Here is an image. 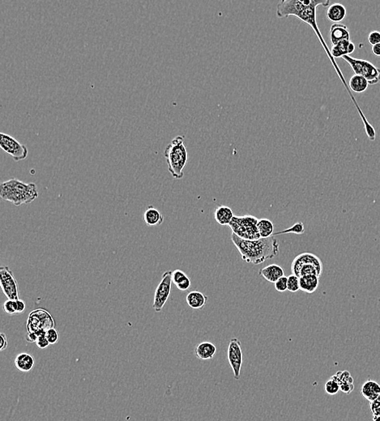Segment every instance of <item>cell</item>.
Listing matches in <instances>:
<instances>
[{"instance_id": "cell-37", "label": "cell", "mask_w": 380, "mask_h": 421, "mask_svg": "<svg viewBox=\"0 0 380 421\" xmlns=\"http://www.w3.org/2000/svg\"><path fill=\"white\" fill-rule=\"evenodd\" d=\"M0 340H1V344H0V351H3L7 348V335L4 333H1L0 335Z\"/></svg>"}, {"instance_id": "cell-11", "label": "cell", "mask_w": 380, "mask_h": 421, "mask_svg": "<svg viewBox=\"0 0 380 421\" xmlns=\"http://www.w3.org/2000/svg\"><path fill=\"white\" fill-rule=\"evenodd\" d=\"M0 287L6 298L10 300H19V286L13 272L7 266L0 267Z\"/></svg>"}, {"instance_id": "cell-39", "label": "cell", "mask_w": 380, "mask_h": 421, "mask_svg": "<svg viewBox=\"0 0 380 421\" xmlns=\"http://www.w3.org/2000/svg\"><path fill=\"white\" fill-rule=\"evenodd\" d=\"M38 335L37 333H31V332H28V335H27L26 336L27 341L31 342V343H33V342H35L36 343V341H37V340H38Z\"/></svg>"}, {"instance_id": "cell-5", "label": "cell", "mask_w": 380, "mask_h": 421, "mask_svg": "<svg viewBox=\"0 0 380 421\" xmlns=\"http://www.w3.org/2000/svg\"><path fill=\"white\" fill-rule=\"evenodd\" d=\"M323 262L320 258L312 253H303L294 258L291 264L292 274L298 277L315 275L320 277L323 273Z\"/></svg>"}, {"instance_id": "cell-26", "label": "cell", "mask_w": 380, "mask_h": 421, "mask_svg": "<svg viewBox=\"0 0 380 421\" xmlns=\"http://www.w3.org/2000/svg\"><path fill=\"white\" fill-rule=\"evenodd\" d=\"M257 228H258V231H259L261 239H267L270 237H273L274 225L268 219H260V220H259Z\"/></svg>"}, {"instance_id": "cell-40", "label": "cell", "mask_w": 380, "mask_h": 421, "mask_svg": "<svg viewBox=\"0 0 380 421\" xmlns=\"http://www.w3.org/2000/svg\"><path fill=\"white\" fill-rule=\"evenodd\" d=\"M372 53L376 56H380V44L372 46Z\"/></svg>"}, {"instance_id": "cell-13", "label": "cell", "mask_w": 380, "mask_h": 421, "mask_svg": "<svg viewBox=\"0 0 380 421\" xmlns=\"http://www.w3.org/2000/svg\"><path fill=\"white\" fill-rule=\"evenodd\" d=\"M350 33L345 24L336 23L330 28V41L332 46L338 44L343 41H350Z\"/></svg>"}, {"instance_id": "cell-12", "label": "cell", "mask_w": 380, "mask_h": 421, "mask_svg": "<svg viewBox=\"0 0 380 421\" xmlns=\"http://www.w3.org/2000/svg\"><path fill=\"white\" fill-rule=\"evenodd\" d=\"M227 358L229 364L234 372L235 379H240L243 358L241 342L239 339L234 338L230 340L229 346H228Z\"/></svg>"}, {"instance_id": "cell-8", "label": "cell", "mask_w": 380, "mask_h": 421, "mask_svg": "<svg viewBox=\"0 0 380 421\" xmlns=\"http://www.w3.org/2000/svg\"><path fill=\"white\" fill-rule=\"evenodd\" d=\"M51 328H55V321L47 310L36 309L29 314L27 322L28 332L38 333L40 331H47Z\"/></svg>"}, {"instance_id": "cell-35", "label": "cell", "mask_w": 380, "mask_h": 421, "mask_svg": "<svg viewBox=\"0 0 380 421\" xmlns=\"http://www.w3.org/2000/svg\"><path fill=\"white\" fill-rule=\"evenodd\" d=\"M368 42L372 46L380 44V32L372 31L368 36Z\"/></svg>"}, {"instance_id": "cell-42", "label": "cell", "mask_w": 380, "mask_h": 421, "mask_svg": "<svg viewBox=\"0 0 380 421\" xmlns=\"http://www.w3.org/2000/svg\"><path fill=\"white\" fill-rule=\"evenodd\" d=\"M373 421H380V416H376V415H373Z\"/></svg>"}, {"instance_id": "cell-21", "label": "cell", "mask_w": 380, "mask_h": 421, "mask_svg": "<svg viewBox=\"0 0 380 421\" xmlns=\"http://www.w3.org/2000/svg\"><path fill=\"white\" fill-rule=\"evenodd\" d=\"M187 303L188 305L194 309H202L205 306L208 297L198 290H194L187 295Z\"/></svg>"}, {"instance_id": "cell-17", "label": "cell", "mask_w": 380, "mask_h": 421, "mask_svg": "<svg viewBox=\"0 0 380 421\" xmlns=\"http://www.w3.org/2000/svg\"><path fill=\"white\" fill-rule=\"evenodd\" d=\"M361 394L370 403L380 397V385L376 381L368 380L363 385Z\"/></svg>"}, {"instance_id": "cell-41", "label": "cell", "mask_w": 380, "mask_h": 421, "mask_svg": "<svg viewBox=\"0 0 380 421\" xmlns=\"http://www.w3.org/2000/svg\"><path fill=\"white\" fill-rule=\"evenodd\" d=\"M354 51H355V45H354V43H353V42H350V45H349V55H350V54L354 53Z\"/></svg>"}, {"instance_id": "cell-14", "label": "cell", "mask_w": 380, "mask_h": 421, "mask_svg": "<svg viewBox=\"0 0 380 421\" xmlns=\"http://www.w3.org/2000/svg\"><path fill=\"white\" fill-rule=\"evenodd\" d=\"M259 275L263 276L268 282L274 284L279 279L285 276V271L279 265L270 264L259 270Z\"/></svg>"}, {"instance_id": "cell-38", "label": "cell", "mask_w": 380, "mask_h": 421, "mask_svg": "<svg viewBox=\"0 0 380 421\" xmlns=\"http://www.w3.org/2000/svg\"><path fill=\"white\" fill-rule=\"evenodd\" d=\"M16 304H17V313H24V310L26 309L25 302L19 299V300H16Z\"/></svg>"}, {"instance_id": "cell-34", "label": "cell", "mask_w": 380, "mask_h": 421, "mask_svg": "<svg viewBox=\"0 0 380 421\" xmlns=\"http://www.w3.org/2000/svg\"><path fill=\"white\" fill-rule=\"evenodd\" d=\"M273 285H274V288L276 291L284 293V292L288 290V277H286V276L281 277Z\"/></svg>"}, {"instance_id": "cell-36", "label": "cell", "mask_w": 380, "mask_h": 421, "mask_svg": "<svg viewBox=\"0 0 380 421\" xmlns=\"http://www.w3.org/2000/svg\"><path fill=\"white\" fill-rule=\"evenodd\" d=\"M371 410L373 415L380 416V397L371 403Z\"/></svg>"}, {"instance_id": "cell-6", "label": "cell", "mask_w": 380, "mask_h": 421, "mask_svg": "<svg viewBox=\"0 0 380 421\" xmlns=\"http://www.w3.org/2000/svg\"><path fill=\"white\" fill-rule=\"evenodd\" d=\"M259 219L251 215L235 216L229 227L232 230L233 234L244 240H258L261 239L258 231Z\"/></svg>"}, {"instance_id": "cell-19", "label": "cell", "mask_w": 380, "mask_h": 421, "mask_svg": "<svg viewBox=\"0 0 380 421\" xmlns=\"http://www.w3.org/2000/svg\"><path fill=\"white\" fill-rule=\"evenodd\" d=\"M35 365V359L29 353H22L18 354L15 359V366L20 372L27 373L31 371Z\"/></svg>"}, {"instance_id": "cell-4", "label": "cell", "mask_w": 380, "mask_h": 421, "mask_svg": "<svg viewBox=\"0 0 380 421\" xmlns=\"http://www.w3.org/2000/svg\"><path fill=\"white\" fill-rule=\"evenodd\" d=\"M165 157L169 172L175 179H182L184 176V168L188 161V152L184 143V137L178 135L171 140L165 150Z\"/></svg>"}, {"instance_id": "cell-31", "label": "cell", "mask_w": 380, "mask_h": 421, "mask_svg": "<svg viewBox=\"0 0 380 421\" xmlns=\"http://www.w3.org/2000/svg\"><path fill=\"white\" fill-rule=\"evenodd\" d=\"M3 309H4L6 313L11 314V315H13V314L17 313V304H16V301L7 299L4 302V304H3Z\"/></svg>"}, {"instance_id": "cell-18", "label": "cell", "mask_w": 380, "mask_h": 421, "mask_svg": "<svg viewBox=\"0 0 380 421\" xmlns=\"http://www.w3.org/2000/svg\"><path fill=\"white\" fill-rule=\"evenodd\" d=\"M144 221L148 227H157L164 222V216L156 207L149 206L144 212Z\"/></svg>"}, {"instance_id": "cell-10", "label": "cell", "mask_w": 380, "mask_h": 421, "mask_svg": "<svg viewBox=\"0 0 380 421\" xmlns=\"http://www.w3.org/2000/svg\"><path fill=\"white\" fill-rule=\"evenodd\" d=\"M172 272L167 271L162 275V280L157 285L153 299V308L156 312H161L170 298L172 288Z\"/></svg>"}, {"instance_id": "cell-24", "label": "cell", "mask_w": 380, "mask_h": 421, "mask_svg": "<svg viewBox=\"0 0 380 421\" xmlns=\"http://www.w3.org/2000/svg\"><path fill=\"white\" fill-rule=\"evenodd\" d=\"M319 277L315 275H308L299 278L300 290L307 294H313L318 289Z\"/></svg>"}, {"instance_id": "cell-29", "label": "cell", "mask_w": 380, "mask_h": 421, "mask_svg": "<svg viewBox=\"0 0 380 421\" xmlns=\"http://www.w3.org/2000/svg\"><path fill=\"white\" fill-rule=\"evenodd\" d=\"M305 232L304 229V225L302 222H298L295 225H293L292 227L289 228L288 230H283V231L278 232L276 234H273V237L277 234H303Z\"/></svg>"}, {"instance_id": "cell-3", "label": "cell", "mask_w": 380, "mask_h": 421, "mask_svg": "<svg viewBox=\"0 0 380 421\" xmlns=\"http://www.w3.org/2000/svg\"><path fill=\"white\" fill-rule=\"evenodd\" d=\"M329 4V0H310L309 4H308V6H306L304 8L302 9V10L299 11V13L297 14L295 16L299 18V19H300L302 21L306 23V24H309L310 26L312 27V29L314 30L316 35L318 37V40L320 41L321 44H322L323 48H324L327 56L329 57L331 62H332V64H333L334 67H335L336 71H337V74H338L339 76H340V80H341V81L343 82V84H344L345 88H346L348 92H349V95L351 96V98L352 100H353V102H354V105L357 106V102L355 101V99H354V97H353L351 93H350V92H349V88H348L347 84H346V82H345V78L343 76L342 73L340 72V69H339L338 66L336 65V62H335L334 58L332 57V54H331V52L329 51V49L327 48V44H326V42H325L324 40H323V36L321 35L320 31H319V29H318V24H317V20H316V10H317V8H318V7H319V6L327 7V6Z\"/></svg>"}, {"instance_id": "cell-30", "label": "cell", "mask_w": 380, "mask_h": 421, "mask_svg": "<svg viewBox=\"0 0 380 421\" xmlns=\"http://www.w3.org/2000/svg\"><path fill=\"white\" fill-rule=\"evenodd\" d=\"M299 290H300L299 277L292 274L288 276V291H290V293H296Z\"/></svg>"}, {"instance_id": "cell-15", "label": "cell", "mask_w": 380, "mask_h": 421, "mask_svg": "<svg viewBox=\"0 0 380 421\" xmlns=\"http://www.w3.org/2000/svg\"><path fill=\"white\" fill-rule=\"evenodd\" d=\"M332 377L338 382L339 385H340V390L343 393L349 395L354 390V378H353L349 371H339Z\"/></svg>"}, {"instance_id": "cell-22", "label": "cell", "mask_w": 380, "mask_h": 421, "mask_svg": "<svg viewBox=\"0 0 380 421\" xmlns=\"http://www.w3.org/2000/svg\"><path fill=\"white\" fill-rule=\"evenodd\" d=\"M347 14V11L344 5L341 3H333L330 5L327 11V17L330 21L336 23H340L345 19Z\"/></svg>"}, {"instance_id": "cell-23", "label": "cell", "mask_w": 380, "mask_h": 421, "mask_svg": "<svg viewBox=\"0 0 380 421\" xmlns=\"http://www.w3.org/2000/svg\"><path fill=\"white\" fill-rule=\"evenodd\" d=\"M172 282L182 292L187 291L191 286L190 279L185 272L179 269L173 271Z\"/></svg>"}, {"instance_id": "cell-32", "label": "cell", "mask_w": 380, "mask_h": 421, "mask_svg": "<svg viewBox=\"0 0 380 421\" xmlns=\"http://www.w3.org/2000/svg\"><path fill=\"white\" fill-rule=\"evenodd\" d=\"M46 337L50 345L56 344L60 340V334L56 328L49 329L48 331H46Z\"/></svg>"}, {"instance_id": "cell-27", "label": "cell", "mask_w": 380, "mask_h": 421, "mask_svg": "<svg viewBox=\"0 0 380 421\" xmlns=\"http://www.w3.org/2000/svg\"><path fill=\"white\" fill-rule=\"evenodd\" d=\"M350 41H343L339 42L338 44L332 46L331 50V54L332 57L335 59L344 57L345 56H349V48L350 45Z\"/></svg>"}, {"instance_id": "cell-33", "label": "cell", "mask_w": 380, "mask_h": 421, "mask_svg": "<svg viewBox=\"0 0 380 421\" xmlns=\"http://www.w3.org/2000/svg\"><path fill=\"white\" fill-rule=\"evenodd\" d=\"M37 334L38 335V340L36 341L37 346L41 349H45L48 348L50 344H49L48 340H47V337H46V331H40Z\"/></svg>"}, {"instance_id": "cell-28", "label": "cell", "mask_w": 380, "mask_h": 421, "mask_svg": "<svg viewBox=\"0 0 380 421\" xmlns=\"http://www.w3.org/2000/svg\"><path fill=\"white\" fill-rule=\"evenodd\" d=\"M324 390L325 392L327 393V395H335L340 390V385H339L338 382L336 380L331 377L325 383Z\"/></svg>"}, {"instance_id": "cell-7", "label": "cell", "mask_w": 380, "mask_h": 421, "mask_svg": "<svg viewBox=\"0 0 380 421\" xmlns=\"http://www.w3.org/2000/svg\"><path fill=\"white\" fill-rule=\"evenodd\" d=\"M343 60L351 66L354 75H361L369 84H377L380 82V68L367 60H359L350 56L342 57Z\"/></svg>"}, {"instance_id": "cell-20", "label": "cell", "mask_w": 380, "mask_h": 421, "mask_svg": "<svg viewBox=\"0 0 380 421\" xmlns=\"http://www.w3.org/2000/svg\"><path fill=\"white\" fill-rule=\"evenodd\" d=\"M235 217L233 210L227 206H219L214 211L215 221L219 225L229 226Z\"/></svg>"}, {"instance_id": "cell-1", "label": "cell", "mask_w": 380, "mask_h": 421, "mask_svg": "<svg viewBox=\"0 0 380 421\" xmlns=\"http://www.w3.org/2000/svg\"><path fill=\"white\" fill-rule=\"evenodd\" d=\"M231 240L239 250L242 260L257 265L274 258L278 254L280 245L274 237L258 240H244L231 234Z\"/></svg>"}, {"instance_id": "cell-25", "label": "cell", "mask_w": 380, "mask_h": 421, "mask_svg": "<svg viewBox=\"0 0 380 421\" xmlns=\"http://www.w3.org/2000/svg\"><path fill=\"white\" fill-rule=\"evenodd\" d=\"M349 86L354 93H364L369 86V83L363 76L354 75L349 80Z\"/></svg>"}, {"instance_id": "cell-16", "label": "cell", "mask_w": 380, "mask_h": 421, "mask_svg": "<svg viewBox=\"0 0 380 421\" xmlns=\"http://www.w3.org/2000/svg\"><path fill=\"white\" fill-rule=\"evenodd\" d=\"M217 353V347L211 342H202L194 349V354L198 359L208 361L214 358Z\"/></svg>"}, {"instance_id": "cell-2", "label": "cell", "mask_w": 380, "mask_h": 421, "mask_svg": "<svg viewBox=\"0 0 380 421\" xmlns=\"http://www.w3.org/2000/svg\"><path fill=\"white\" fill-rule=\"evenodd\" d=\"M38 187L34 183H26L11 179L1 183L0 197L16 207L29 204L38 199Z\"/></svg>"}, {"instance_id": "cell-9", "label": "cell", "mask_w": 380, "mask_h": 421, "mask_svg": "<svg viewBox=\"0 0 380 421\" xmlns=\"http://www.w3.org/2000/svg\"><path fill=\"white\" fill-rule=\"evenodd\" d=\"M0 147L2 150L11 156L16 162L26 159L29 155L26 146L20 143L14 137L5 133L0 134Z\"/></svg>"}]
</instances>
